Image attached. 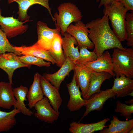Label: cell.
Listing matches in <instances>:
<instances>
[{"label":"cell","instance_id":"30","mask_svg":"<svg viewBox=\"0 0 133 133\" xmlns=\"http://www.w3.org/2000/svg\"><path fill=\"white\" fill-rule=\"evenodd\" d=\"M79 56L78 59L74 62L75 64L94 61L98 58L96 53L93 51H89L86 46H83L79 47Z\"/></svg>","mask_w":133,"mask_h":133},{"label":"cell","instance_id":"6","mask_svg":"<svg viewBox=\"0 0 133 133\" xmlns=\"http://www.w3.org/2000/svg\"><path fill=\"white\" fill-rule=\"evenodd\" d=\"M92 72H106L112 76H116L113 71V67L110 54L106 51L94 61L75 64Z\"/></svg>","mask_w":133,"mask_h":133},{"label":"cell","instance_id":"23","mask_svg":"<svg viewBox=\"0 0 133 133\" xmlns=\"http://www.w3.org/2000/svg\"><path fill=\"white\" fill-rule=\"evenodd\" d=\"M73 70L75 73L77 83L81 90L82 96L85 99L89 86L93 72L76 65Z\"/></svg>","mask_w":133,"mask_h":133},{"label":"cell","instance_id":"35","mask_svg":"<svg viewBox=\"0 0 133 133\" xmlns=\"http://www.w3.org/2000/svg\"><path fill=\"white\" fill-rule=\"evenodd\" d=\"M125 102L127 103L130 104H133V99H130L126 101Z\"/></svg>","mask_w":133,"mask_h":133},{"label":"cell","instance_id":"16","mask_svg":"<svg viewBox=\"0 0 133 133\" xmlns=\"http://www.w3.org/2000/svg\"><path fill=\"white\" fill-rule=\"evenodd\" d=\"M110 120L107 118L97 122L86 124L73 121L70 124L69 130L71 133H92L107 127L105 125Z\"/></svg>","mask_w":133,"mask_h":133},{"label":"cell","instance_id":"1","mask_svg":"<svg viewBox=\"0 0 133 133\" xmlns=\"http://www.w3.org/2000/svg\"><path fill=\"white\" fill-rule=\"evenodd\" d=\"M107 16L104 14L101 18L92 20L85 25L89 30L88 37L94 46L93 51L97 57L106 50L123 48L111 28Z\"/></svg>","mask_w":133,"mask_h":133},{"label":"cell","instance_id":"21","mask_svg":"<svg viewBox=\"0 0 133 133\" xmlns=\"http://www.w3.org/2000/svg\"><path fill=\"white\" fill-rule=\"evenodd\" d=\"M102 130L100 133H128L133 128V119L126 121L120 120L116 116H113L110 124Z\"/></svg>","mask_w":133,"mask_h":133},{"label":"cell","instance_id":"11","mask_svg":"<svg viewBox=\"0 0 133 133\" xmlns=\"http://www.w3.org/2000/svg\"><path fill=\"white\" fill-rule=\"evenodd\" d=\"M89 30L81 20L70 24L68 27L66 32L74 37L76 40L79 47L83 46L90 49L94 47L92 42L88 37Z\"/></svg>","mask_w":133,"mask_h":133},{"label":"cell","instance_id":"8","mask_svg":"<svg viewBox=\"0 0 133 133\" xmlns=\"http://www.w3.org/2000/svg\"><path fill=\"white\" fill-rule=\"evenodd\" d=\"M115 96L111 88L100 90L86 100L84 106L86 107V110L79 122L91 111L101 110L105 102L109 99Z\"/></svg>","mask_w":133,"mask_h":133},{"label":"cell","instance_id":"13","mask_svg":"<svg viewBox=\"0 0 133 133\" xmlns=\"http://www.w3.org/2000/svg\"><path fill=\"white\" fill-rule=\"evenodd\" d=\"M49 0H8V3L10 4L16 2L18 4V10L17 14V19L21 22L29 21L30 17L27 14V11L31 6L36 4H39L48 10L53 21L55 20L51 12V9L49 4Z\"/></svg>","mask_w":133,"mask_h":133},{"label":"cell","instance_id":"5","mask_svg":"<svg viewBox=\"0 0 133 133\" xmlns=\"http://www.w3.org/2000/svg\"><path fill=\"white\" fill-rule=\"evenodd\" d=\"M27 21L21 22L13 17H5L2 15L0 9V26L1 30L5 33L8 38L14 37L25 33L28 28Z\"/></svg>","mask_w":133,"mask_h":133},{"label":"cell","instance_id":"27","mask_svg":"<svg viewBox=\"0 0 133 133\" xmlns=\"http://www.w3.org/2000/svg\"><path fill=\"white\" fill-rule=\"evenodd\" d=\"M20 113L19 110L15 108L8 112L0 109V133L7 132L12 128L16 123L15 116Z\"/></svg>","mask_w":133,"mask_h":133},{"label":"cell","instance_id":"33","mask_svg":"<svg viewBox=\"0 0 133 133\" xmlns=\"http://www.w3.org/2000/svg\"><path fill=\"white\" fill-rule=\"evenodd\" d=\"M122 4L128 11H133V0H113Z\"/></svg>","mask_w":133,"mask_h":133},{"label":"cell","instance_id":"20","mask_svg":"<svg viewBox=\"0 0 133 133\" xmlns=\"http://www.w3.org/2000/svg\"><path fill=\"white\" fill-rule=\"evenodd\" d=\"M12 85L9 82H0V107L9 109L15 104L16 100Z\"/></svg>","mask_w":133,"mask_h":133},{"label":"cell","instance_id":"19","mask_svg":"<svg viewBox=\"0 0 133 133\" xmlns=\"http://www.w3.org/2000/svg\"><path fill=\"white\" fill-rule=\"evenodd\" d=\"M62 38V46L66 58L68 57L74 63L78 59L79 46L75 39L66 32Z\"/></svg>","mask_w":133,"mask_h":133},{"label":"cell","instance_id":"38","mask_svg":"<svg viewBox=\"0 0 133 133\" xmlns=\"http://www.w3.org/2000/svg\"><path fill=\"white\" fill-rule=\"evenodd\" d=\"M0 1H1V0H0Z\"/></svg>","mask_w":133,"mask_h":133},{"label":"cell","instance_id":"17","mask_svg":"<svg viewBox=\"0 0 133 133\" xmlns=\"http://www.w3.org/2000/svg\"><path fill=\"white\" fill-rule=\"evenodd\" d=\"M111 89L117 97L129 96L133 91V80L123 74L116 77Z\"/></svg>","mask_w":133,"mask_h":133},{"label":"cell","instance_id":"18","mask_svg":"<svg viewBox=\"0 0 133 133\" xmlns=\"http://www.w3.org/2000/svg\"><path fill=\"white\" fill-rule=\"evenodd\" d=\"M41 76L37 72L35 74L33 82L27 94L28 105L30 109L34 107L35 104L44 97L40 84Z\"/></svg>","mask_w":133,"mask_h":133},{"label":"cell","instance_id":"2","mask_svg":"<svg viewBox=\"0 0 133 133\" xmlns=\"http://www.w3.org/2000/svg\"><path fill=\"white\" fill-rule=\"evenodd\" d=\"M103 14L106 15L111 24L112 30L121 42L126 40L125 17L128 10L121 3L113 0L109 5L104 7Z\"/></svg>","mask_w":133,"mask_h":133},{"label":"cell","instance_id":"32","mask_svg":"<svg viewBox=\"0 0 133 133\" xmlns=\"http://www.w3.org/2000/svg\"><path fill=\"white\" fill-rule=\"evenodd\" d=\"M115 112L120 113V116L125 117L126 120H128L132 117L133 113V104L127 105L117 100Z\"/></svg>","mask_w":133,"mask_h":133},{"label":"cell","instance_id":"9","mask_svg":"<svg viewBox=\"0 0 133 133\" xmlns=\"http://www.w3.org/2000/svg\"><path fill=\"white\" fill-rule=\"evenodd\" d=\"M34 107L36 110L34 114L35 117L45 122L53 123L59 117V111L53 109L48 99L46 97L37 102Z\"/></svg>","mask_w":133,"mask_h":133},{"label":"cell","instance_id":"34","mask_svg":"<svg viewBox=\"0 0 133 133\" xmlns=\"http://www.w3.org/2000/svg\"><path fill=\"white\" fill-rule=\"evenodd\" d=\"M113 0H100V2L98 6L100 8L103 5L104 7L109 5L112 1Z\"/></svg>","mask_w":133,"mask_h":133},{"label":"cell","instance_id":"37","mask_svg":"<svg viewBox=\"0 0 133 133\" xmlns=\"http://www.w3.org/2000/svg\"><path fill=\"white\" fill-rule=\"evenodd\" d=\"M95 0L97 2H99L100 0Z\"/></svg>","mask_w":133,"mask_h":133},{"label":"cell","instance_id":"28","mask_svg":"<svg viewBox=\"0 0 133 133\" xmlns=\"http://www.w3.org/2000/svg\"><path fill=\"white\" fill-rule=\"evenodd\" d=\"M18 58L22 62L31 66V65H34L40 67H49L51 64L50 62L45 61L41 58L32 55H18Z\"/></svg>","mask_w":133,"mask_h":133},{"label":"cell","instance_id":"22","mask_svg":"<svg viewBox=\"0 0 133 133\" xmlns=\"http://www.w3.org/2000/svg\"><path fill=\"white\" fill-rule=\"evenodd\" d=\"M111 75L106 72H93L90 80L89 89L85 100L89 98L100 90L102 83L105 80L109 79L112 77Z\"/></svg>","mask_w":133,"mask_h":133},{"label":"cell","instance_id":"24","mask_svg":"<svg viewBox=\"0 0 133 133\" xmlns=\"http://www.w3.org/2000/svg\"><path fill=\"white\" fill-rule=\"evenodd\" d=\"M15 47L16 50L20 52L21 55L34 56L50 62L53 64H56V62L50 55L48 50L39 48L35 43L31 46H22Z\"/></svg>","mask_w":133,"mask_h":133},{"label":"cell","instance_id":"7","mask_svg":"<svg viewBox=\"0 0 133 133\" xmlns=\"http://www.w3.org/2000/svg\"><path fill=\"white\" fill-rule=\"evenodd\" d=\"M36 26L38 40L35 43L39 48L48 50L50 49L55 35L60 34V29L57 28H50L47 24L41 21L37 22Z\"/></svg>","mask_w":133,"mask_h":133},{"label":"cell","instance_id":"25","mask_svg":"<svg viewBox=\"0 0 133 133\" xmlns=\"http://www.w3.org/2000/svg\"><path fill=\"white\" fill-rule=\"evenodd\" d=\"M28 90L27 87L22 85L13 89L14 95L16 100L13 106L14 108L19 110L23 115L31 116L33 113L26 107L24 103L27 100L26 98Z\"/></svg>","mask_w":133,"mask_h":133},{"label":"cell","instance_id":"14","mask_svg":"<svg viewBox=\"0 0 133 133\" xmlns=\"http://www.w3.org/2000/svg\"><path fill=\"white\" fill-rule=\"evenodd\" d=\"M40 84L43 95L48 99L53 109L56 111H59L62 102L59 90L41 75Z\"/></svg>","mask_w":133,"mask_h":133},{"label":"cell","instance_id":"12","mask_svg":"<svg viewBox=\"0 0 133 133\" xmlns=\"http://www.w3.org/2000/svg\"><path fill=\"white\" fill-rule=\"evenodd\" d=\"M66 86L69 95V100L67 105L68 108L71 112L80 110L84 106L86 100L82 97L81 93L77 82L74 71L71 81L67 84Z\"/></svg>","mask_w":133,"mask_h":133},{"label":"cell","instance_id":"15","mask_svg":"<svg viewBox=\"0 0 133 133\" xmlns=\"http://www.w3.org/2000/svg\"><path fill=\"white\" fill-rule=\"evenodd\" d=\"M75 65L73 61L69 58L67 57L64 63L58 71L52 74L44 73L43 76L59 90L61 83L69 72L74 69Z\"/></svg>","mask_w":133,"mask_h":133},{"label":"cell","instance_id":"31","mask_svg":"<svg viewBox=\"0 0 133 133\" xmlns=\"http://www.w3.org/2000/svg\"><path fill=\"white\" fill-rule=\"evenodd\" d=\"M125 28L127 34V44L133 47V11L127 13L125 17Z\"/></svg>","mask_w":133,"mask_h":133},{"label":"cell","instance_id":"10","mask_svg":"<svg viewBox=\"0 0 133 133\" xmlns=\"http://www.w3.org/2000/svg\"><path fill=\"white\" fill-rule=\"evenodd\" d=\"M18 56L12 52L0 54V68L7 73L9 82L12 84L13 73L16 69L31 66L21 62L18 59Z\"/></svg>","mask_w":133,"mask_h":133},{"label":"cell","instance_id":"26","mask_svg":"<svg viewBox=\"0 0 133 133\" xmlns=\"http://www.w3.org/2000/svg\"><path fill=\"white\" fill-rule=\"evenodd\" d=\"M50 55L61 67L64 63L66 58L62 50V38L60 34H56L52 42L50 48L48 50Z\"/></svg>","mask_w":133,"mask_h":133},{"label":"cell","instance_id":"4","mask_svg":"<svg viewBox=\"0 0 133 133\" xmlns=\"http://www.w3.org/2000/svg\"><path fill=\"white\" fill-rule=\"evenodd\" d=\"M57 9L58 13H55L53 16L55 26L60 29L61 34L64 36L70 24L81 20L82 13L75 5L70 2L61 4Z\"/></svg>","mask_w":133,"mask_h":133},{"label":"cell","instance_id":"29","mask_svg":"<svg viewBox=\"0 0 133 133\" xmlns=\"http://www.w3.org/2000/svg\"><path fill=\"white\" fill-rule=\"evenodd\" d=\"M6 52H13L18 55H21L15 46L10 43L5 33L0 28V54Z\"/></svg>","mask_w":133,"mask_h":133},{"label":"cell","instance_id":"36","mask_svg":"<svg viewBox=\"0 0 133 133\" xmlns=\"http://www.w3.org/2000/svg\"><path fill=\"white\" fill-rule=\"evenodd\" d=\"M133 133V128L128 133Z\"/></svg>","mask_w":133,"mask_h":133},{"label":"cell","instance_id":"3","mask_svg":"<svg viewBox=\"0 0 133 133\" xmlns=\"http://www.w3.org/2000/svg\"><path fill=\"white\" fill-rule=\"evenodd\" d=\"M113 71L116 77L123 74L133 78V49L132 48H115L112 56Z\"/></svg>","mask_w":133,"mask_h":133}]
</instances>
